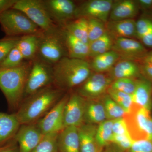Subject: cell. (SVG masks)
<instances>
[{
    "label": "cell",
    "mask_w": 152,
    "mask_h": 152,
    "mask_svg": "<svg viewBox=\"0 0 152 152\" xmlns=\"http://www.w3.org/2000/svg\"><path fill=\"white\" fill-rule=\"evenodd\" d=\"M128 133L134 141H152V117L151 111L134 104L130 111L124 116Z\"/></svg>",
    "instance_id": "cell-6"
},
{
    "label": "cell",
    "mask_w": 152,
    "mask_h": 152,
    "mask_svg": "<svg viewBox=\"0 0 152 152\" xmlns=\"http://www.w3.org/2000/svg\"><path fill=\"white\" fill-rule=\"evenodd\" d=\"M103 103L107 120H114L124 118L126 111L116 103L107 94L103 96Z\"/></svg>",
    "instance_id": "cell-30"
},
{
    "label": "cell",
    "mask_w": 152,
    "mask_h": 152,
    "mask_svg": "<svg viewBox=\"0 0 152 152\" xmlns=\"http://www.w3.org/2000/svg\"><path fill=\"white\" fill-rule=\"evenodd\" d=\"M23 57L16 46L10 52L0 63V69H11L20 65L24 62Z\"/></svg>",
    "instance_id": "cell-35"
},
{
    "label": "cell",
    "mask_w": 152,
    "mask_h": 152,
    "mask_svg": "<svg viewBox=\"0 0 152 152\" xmlns=\"http://www.w3.org/2000/svg\"><path fill=\"white\" fill-rule=\"evenodd\" d=\"M140 8L137 1L121 0L113 1L108 21L133 19Z\"/></svg>",
    "instance_id": "cell-18"
},
{
    "label": "cell",
    "mask_w": 152,
    "mask_h": 152,
    "mask_svg": "<svg viewBox=\"0 0 152 152\" xmlns=\"http://www.w3.org/2000/svg\"><path fill=\"white\" fill-rule=\"evenodd\" d=\"M142 63H149L152 64V51L148 52L141 60Z\"/></svg>",
    "instance_id": "cell-47"
},
{
    "label": "cell",
    "mask_w": 152,
    "mask_h": 152,
    "mask_svg": "<svg viewBox=\"0 0 152 152\" xmlns=\"http://www.w3.org/2000/svg\"><path fill=\"white\" fill-rule=\"evenodd\" d=\"M58 133L44 135L41 141L32 152H59L58 147Z\"/></svg>",
    "instance_id": "cell-31"
},
{
    "label": "cell",
    "mask_w": 152,
    "mask_h": 152,
    "mask_svg": "<svg viewBox=\"0 0 152 152\" xmlns=\"http://www.w3.org/2000/svg\"><path fill=\"white\" fill-rule=\"evenodd\" d=\"M98 125L84 124L78 129L80 152H102L97 141L96 134Z\"/></svg>",
    "instance_id": "cell-16"
},
{
    "label": "cell",
    "mask_w": 152,
    "mask_h": 152,
    "mask_svg": "<svg viewBox=\"0 0 152 152\" xmlns=\"http://www.w3.org/2000/svg\"><path fill=\"white\" fill-rule=\"evenodd\" d=\"M113 1L89 0L77 6L75 18L96 19L106 23L108 21Z\"/></svg>",
    "instance_id": "cell-10"
},
{
    "label": "cell",
    "mask_w": 152,
    "mask_h": 152,
    "mask_svg": "<svg viewBox=\"0 0 152 152\" xmlns=\"http://www.w3.org/2000/svg\"><path fill=\"white\" fill-rule=\"evenodd\" d=\"M53 83V66L37 57L32 61L23 99L44 88L52 86Z\"/></svg>",
    "instance_id": "cell-7"
},
{
    "label": "cell",
    "mask_w": 152,
    "mask_h": 152,
    "mask_svg": "<svg viewBox=\"0 0 152 152\" xmlns=\"http://www.w3.org/2000/svg\"><path fill=\"white\" fill-rule=\"evenodd\" d=\"M0 25L7 37H21L43 32L25 14L13 8L0 15Z\"/></svg>",
    "instance_id": "cell-4"
},
{
    "label": "cell",
    "mask_w": 152,
    "mask_h": 152,
    "mask_svg": "<svg viewBox=\"0 0 152 152\" xmlns=\"http://www.w3.org/2000/svg\"><path fill=\"white\" fill-rule=\"evenodd\" d=\"M44 136L36 122L21 125L14 139L18 143L19 152H32Z\"/></svg>",
    "instance_id": "cell-15"
},
{
    "label": "cell",
    "mask_w": 152,
    "mask_h": 152,
    "mask_svg": "<svg viewBox=\"0 0 152 152\" xmlns=\"http://www.w3.org/2000/svg\"><path fill=\"white\" fill-rule=\"evenodd\" d=\"M69 95L67 93L65 94L58 103L37 122L39 129L44 135L59 133L64 129V110Z\"/></svg>",
    "instance_id": "cell-11"
},
{
    "label": "cell",
    "mask_w": 152,
    "mask_h": 152,
    "mask_svg": "<svg viewBox=\"0 0 152 152\" xmlns=\"http://www.w3.org/2000/svg\"><path fill=\"white\" fill-rule=\"evenodd\" d=\"M107 94L126 111L129 113L134 106L132 95L109 88Z\"/></svg>",
    "instance_id": "cell-32"
},
{
    "label": "cell",
    "mask_w": 152,
    "mask_h": 152,
    "mask_svg": "<svg viewBox=\"0 0 152 152\" xmlns=\"http://www.w3.org/2000/svg\"><path fill=\"white\" fill-rule=\"evenodd\" d=\"M89 44L100 38L106 32L105 23L96 19H88Z\"/></svg>",
    "instance_id": "cell-33"
},
{
    "label": "cell",
    "mask_w": 152,
    "mask_h": 152,
    "mask_svg": "<svg viewBox=\"0 0 152 152\" xmlns=\"http://www.w3.org/2000/svg\"><path fill=\"white\" fill-rule=\"evenodd\" d=\"M113 81L107 73L92 72L76 92L86 99H98L105 95Z\"/></svg>",
    "instance_id": "cell-9"
},
{
    "label": "cell",
    "mask_w": 152,
    "mask_h": 152,
    "mask_svg": "<svg viewBox=\"0 0 152 152\" xmlns=\"http://www.w3.org/2000/svg\"><path fill=\"white\" fill-rule=\"evenodd\" d=\"M126 152H152V141L144 140L134 141Z\"/></svg>",
    "instance_id": "cell-39"
},
{
    "label": "cell",
    "mask_w": 152,
    "mask_h": 152,
    "mask_svg": "<svg viewBox=\"0 0 152 152\" xmlns=\"http://www.w3.org/2000/svg\"><path fill=\"white\" fill-rule=\"evenodd\" d=\"M113 120H106L98 125L96 137L99 145L102 148L112 143Z\"/></svg>",
    "instance_id": "cell-29"
},
{
    "label": "cell",
    "mask_w": 152,
    "mask_h": 152,
    "mask_svg": "<svg viewBox=\"0 0 152 152\" xmlns=\"http://www.w3.org/2000/svg\"><path fill=\"white\" fill-rule=\"evenodd\" d=\"M40 34L28 35L20 37L16 47L25 61H32L37 58Z\"/></svg>",
    "instance_id": "cell-25"
},
{
    "label": "cell",
    "mask_w": 152,
    "mask_h": 152,
    "mask_svg": "<svg viewBox=\"0 0 152 152\" xmlns=\"http://www.w3.org/2000/svg\"><path fill=\"white\" fill-rule=\"evenodd\" d=\"M114 39L107 32L97 39L89 44V58L102 54L111 50Z\"/></svg>",
    "instance_id": "cell-28"
},
{
    "label": "cell",
    "mask_w": 152,
    "mask_h": 152,
    "mask_svg": "<svg viewBox=\"0 0 152 152\" xmlns=\"http://www.w3.org/2000/svg\"><path fill=\"white\" fill-rule=\"evenodd\" d=\"M137 79H117L113 82L110 88L128 94L132 95L135 90Z\"/></svg>",
    "instance_id": "cell-34"
},
{
    "label": "cell",
    "mask_w": 152,
    "mask_h": 152,
    "mask_svg": "<svg viewBox=\"0 0 152 152\" xmlns=\"http://www.w3.org/2000/svg\"><path fill=\"white\" fill-rule=\"evenodd\" d=\"M136 105L151 111L152 108V83L142 76L137 79V86L132 95Z\"/></svg>",
    "instance_id": "cell-22"
},
{
    "label": "cell",
    "mask_w": 152,
    "mask_h": 152,
    "mask_svg": "<svg viewBox=\"0 0 152 152\" xmlns=\"http://www.w3.org/2000/svg\"><path fill=\"white\" fill-rule=\"evenodd\" d=\"M12 8L23 13L45 32L59 27L50 18L43 0H17Z\"/></svg>",
    "instance_id": "cell-8"
},
{
    "label": "cell",
    "mask_w": 152,
    "mask_h": 152,
    "mask_svg": "<svg viewBox=\"0 0 152 152\" xmlns=\"http://www.w3.org/2000/svg\"><path fill=\"white\" fill-rule=\"evenodd\" d=\"M139 39L140 40L144 46L149 48H152V30L142 36Z\"/></svg>",
    "instance_id": "cell-44"
},
{
    "label": "cell",
    "mask_w": 152,
    "mask_h": 152,
    "mask_svg": "<svg viewBox=\"0 0 152 152\" xmlns=\"http://www.w3.org/2000/svg\"><path fill=\"white\" fill-rule=\"evenodd\" d=\"M65 91L53 85L24 99L15 113L21 125L37 122L61 99Z\"/></svg>",
    "instance_id": "cell-1"
},
{
    "label": "cell",
    "mask_w": 152,
    "mask_h": 152,
    "mask_svg": "<svg viewBox=\"0 0 152 152\" xmlns=\"http://www.w3.org/2000/svg\"><path fill=\"white\" fill-rule=\"evenodd\" d=\"M53 86L62 91L78 87L92 73L90 62L86 60L63 58L53 66Z\"/></svg>",
    "instance_id": "cell-2"
},
{
    "label": "cell",
    "mask_w": 152,
    "mask_h": 152,
    "mask_svg": "<svg viewBox=\"0 0 152 152\" xmlns=\"http://www.w3.org/2000/svg\"><path fill=\"white\" fill-rule=\"evenodd\" d=\"M106 120L105 112L102 99H86L85 123L99 125Z\"/></svg>",
    "instance_id": "cell-24"
},
{
    "label": "cell",
    "mask_w": 152,
    "mask_h": 152,
    "mask_svg": "<svg viewBox=\"0 0 152 152\" xmlns=\"http://www.w3.org/2000/svg\"><path fill=\"white\" fill-rule=\"evenodd\" d=\"M152 30V20L142 18L136 21V38L139 39Z\"/></svg>",
    "instance_id": "cell-38"
},
{
    "label": "cell",
    "mask_w": 152,
    "mask_h": 152,
    "mask_svg": "<svg viewBox=\"0 0 152 152\" xmlns=\"http://www.w3.org/2000/svg\"><path fill=\"white\" fill-rule=\"evenodd\" d=\"M113 136L129 134L126 123L123 118L113 120Z\"/></svg>",
    "instance_id": "cell-40"
},
{
    "label": "cell",
    "mask_w": 152,
    "mask_h": 152,
    "mask_svg": "<svg viewBox=\"0 0 152 152\" xmlns=\"http://www.w3.org/2000/svg\"><path fill=\"white\" fill-rule=\"evenodd\" d=\"M68 57L60 27L40 35L37 57L53 66L64 57Z\"/></svg>",
    "instance_id": "cell-5"
},
{
    "label": "cell",
    "mask_w": 152,
    "mask_h": 152,
    "mask_svg": "<svg viewBox=\"0 0 152 152\" xmlns=\"http://www.w3.org/2000/svg\"><path fill=\"white\" fill-rule=\"evenodd\" d=\"M0 152H19L18 143L13 139L10 141L0 146Z\"/></svg>",
    "instance_id": "cell-42"
},
{
    "label": "cell",
    "mask_w": 152,
    "mask_h": 152,
    "mask_svg": "<svg viewBox=\"0 0 152 152\" xmlns=\"http://www.w3.org/2000/svg\"><path fill=\"white\" fill-rule=\"evenodd\" d=\"M32 61H25L20 65L0 69V89L5 97L10 111H17L23 99L25 88Z\"/></svg>",
    "instance_id": "cell-3"
},
{
    "label": "cell",
    "mask_w": 152,
    "mask_h": 152,
    "mask_svg": "<svg viewBox=\"0 0 152 152\" xmlns=\"http://www.w3.org/2000/svg\"><path fill=\"white\" fill-rule=\"evenodd\" d=\"M137 1L140 8L144 10L152 9V0H139Z\"/></svg>",
    "instance_id": "cell-45"
},
{
    "label": "cell",
    "mask_w": 152,
    "mask_h": 152,
    "mask_svg": "<svg viewBox=\"0 0 152 152\" xmlns=\"http://www.w3.org/2000/svg\"><path fill=\"white\" fill-rule=\"evenodd\" d=\"M102 152H123L114 144H111L104 148Z\"/></svg>",
    "instance_id": "cell-46"
},
{
    "label": "cell",
    "mask_w": 152,
    "mask_h": 152,
    "mask_svg": "<svg viewBox=\"0 0 152 152\" xmlns=\"http://www.w3.org/2000/svg\"><path fill=\"white\" fill-rule=\"evenodd\" d=\"M17 0H0V15L5 11L12 8Z\"/></svg>",
    "instance_id": "cell-43"
},
{
    "label": "cell",
    "mask_w": 152,
    "mask_h": 152,
    "mask_svg": "<svg viewBox=\"0 0 152 152\" xmlns=\"http://www.w3.org/2000/svg\"><path fill=\"white\" fill-rule=\"evenodd\" d=\"M20 37H6L0 39V63L17 46Z\"/></svg>",
    "instance_id": "cell-36"
},
{
    "label": "cell",
    "mask_w": 152,
    "mask_h": 152,
    "mask_svg": "<svg viewBox=\"0 0 152 152\" xmlns=\"http://www.w3.org/2000/svg\"><path fill=\"white\" fill-rule=\"evenodd\" d=\"M68 57L72 58L86 60L89 58V44L85 43L60 27Z\"/></svg>",
    "instance_id": "cell-17"
},
{
    "label": "cell",
    "mask_w": 152,
    "mask_h": 152,
    "mask_svg": "<svg viewBox=\"0 0 152 152\" xmlns=\"http://www.w3.org/2000/svg\"><path fill=\"white\" fill-rule=\"evenodd\" d=\"M107 73L113 81L121 78L137 79L142 77L139 65L130 60H119Z\"/></svg>",
    "instance_id": "cell-20"
},
{
    "label": "cell",
    "mask_w": 152,
    "mask_h": 152,
    "mask_svg": "<svg viewBox=\"0 0 152 152\" xmlns=\"http://www.w3.org/2000/svg\"><path fill=\"white\" fill-rule=\"evenodd\" d=\"M21 125L15 113L0 112V146L14 139Z\"/></svg>",
    "instance_id": "cell-21"
},
{
    "label": "cell",
    "mask_w": 152,
    "mask_h": 152,
    "mask_svg": "<svg viewBox=\"0 0 152 152\" xmlns=\"http://www.w3.org/2000/svg\"><path fill=\"white\" fill-rule=\"evenodd\" d=\"M112 50L118 54L120 59L135 62L141 61L148 53L141 42L132 38H120L114 40Z\"/></svg>",
    "instance_id": "cell-14"
},
{
    "label": "cell",
    "mask_w": 152,
    "mask_h": 152,
    "mask_svg": "<svg viewBox=\"0 0 152 152\" xmlns=\"http://www.w3.org/2000/svg\"><path fill=\"white\" fill-rule=\"evenodd\" d=\"M60 27L85 43L89 44L88 20L85 18H78L68 22Z\"/></svg>",
    "instance_id": "cell-27"
},
{
    "label": "cell",
    "mask_w": 152,
    "mask_h": 152,
    "mask_svg": "<svg viewBox=\"0 0 152 152\" xmlns=\"http://www.w3.org/2000/svg\"><path fill=\"white\" fill-rule=\"evenodd\" d=\"M45 8L55 24L62 26L75 19L77 5L71 0H43Z\"/></svg>",
    "instance_id": "cell-12"
},
{
    "label": "cell",
    "mask_w": 152,
    "mask_h": 152,
    "mask_svg": "<svg viewBox=\"0 0 152 152\" xmlns=\"http://www.w3.org/2000/svg\"><path fill=\"white\" fill-rule=\"evenodd\" d=\"M139 66L142 76L152 83V64L142 63Z\"/></svg>",
    "instance_id": "cell-41"
},
{
    "label": "cell",
    "mask_w": 152,
    "mask_h": 152,
    "mask_svg": "<svg viewBox=\"0 0 152 152\" xmlns=\"http://www.w3.org/2000/svg\"><path fill=\"white\" fill-rule=\"evenodd\" d=\"M119 60V56L111 50L93 58L90 64L93 72L105 73L110 70Z\"/></svg>",
    "instance_id": "cell-26"
},
{
    "label": "cell",
    "mask_w": 152,
    "mask_h": 152,
    "mask_svg": "<svg viewBox=\"0 0 152 152\" xmlns=\"http://www.w3.org/2000/svg\"><path fill=\"white\" fill-rule=\"evenodd\" d=\"M86 103V99L77 93L70 94L64 110V128L69 126L78 128L85 124Z\"/></svg>",
    "instance_id": "cell-13"
},
{
    "label": "cell",
    "mask_w": 152,
    "mask_h": 152,
    "mask_svg": "<svg viewBox=\"0 0 152 152\" xmlns=\"http://www.w3.org/2000/svg\"><path fill=\"white\" fill-rule=\"evenodd\" d=\"M134 141L129 134L113 136L112 143L123 152H126L132 145Z\"/></svg>",
    "instance_id": "cell-37"
},
{
    "label": "cell",
    "mask_w": 152,
    "mask_h": 152,
    "mask_svg": "<svg viewBox=\"0 0 152 152\" xmlns=\"http://www.w3.org/2000/svg\"><path fill=\"white\" fill-rule=\"evenodd\" d=\"M106 31L114 40L118 38H136V21L134 19L108 21Z\"/></svg>",
    "instance_id": "cell-19"
},
{
    "label": "cell",
    "mask_w": 152,
    "mask_h": 152,
    "mask_svg": "<svg viewBox=\"0 0 152 152\" xmlns=\"http://www.w3.org/2000/svg\"><path fill=\"white\" fill-rule=\"evenodd\" d=\"M58 147L59 152H80L77 128L67 127L59 132Z\"/></svg>",
    "instance_id": "cell-23"
}]
</instances>
